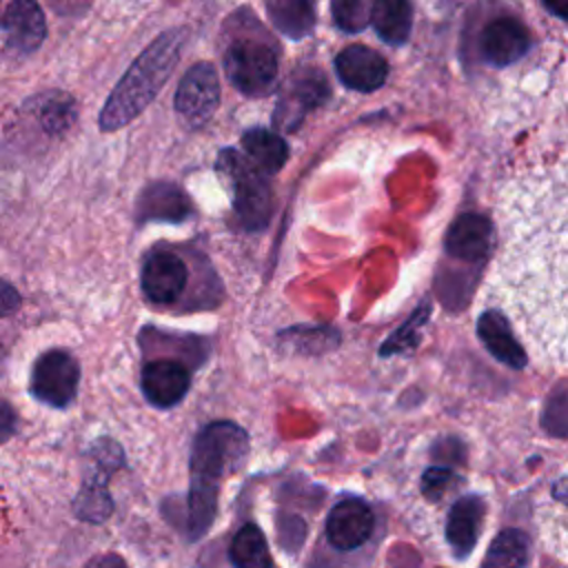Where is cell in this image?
Returning <instances> with one entry per match:
<instances>
[{"label":"cell","mask_w":568,"mask_h":568,"mask_svg":"<svg viewBox=\"0 0 568 568\" xmlns=\"http://www.w3.org/2000/svg\"><path fill=\"white\" fill-rule=\"evenodd\" d=\"M248 455V435L233 422L204 426L191 448L189 486V539L209 532L217 515V495L224 477L237 473Z\"/></svg>","instance_id":"6da1fadb"},{"label":"cell","mask_w":568,"mask_h":568,"mask_svg":"<svg viewBox=\"0 0 568 568\" xmlns=\"http://www.w3.org/2000/svg\"><path fill=\"white\" fill-rule=\"evenodd\" d=\"M182 42L184 29L164 31L133 60L100 111L102 131L122 129L144 111L178 64Z\"/></svg>","instance_id":"7a4b0ae2"},{"label":"cell","mask_w":568,"mask_h":568,"mask_svg":"<svg viewBox=\"0 0 568 568\" xmlns=\"http://www.w3.org/2000/svg\"><path fill=\"white\" fill-rule=\"evenodd\" d=\"M220 169L231 178L233 206L242 224L248 231L264 229L273 211V195L266 175H262L233 149L220 153Z\"/></svg>","instance_id":"3957f363"},{"label":"cell","mask_w":568,"mask_h":568,"mask_svg":"<svg viewBox=\"0 0 568 568\" xmlns=\"http://www.w3.org/2000/svg\"><path fill=\"white\" fill-rule=\"evenodd\" d=\"M229 82L244 95H266L277 78V53L262 40H235L224 53Z\"/></svg>","instance_id":"277c9868"},{"label":"cell","mask_w":568,"mask_h":568,"mask_svg":"<svg viewBox=\"0 0 568 568\" xmlns=\"http://www.w3.org/2000/svg\"><path fill=\"white\" fill-rule=\"evenodd\" d=\"M93 466L87 473L75 499L73 513L78 519L89 524H102L113 513V499L109 495V477L122 466V450L111 439H100L91 448Z\"/></svg>","instance_id":"5b68a950"},{"label":"cell","mask_w":568,"mask_h":568,"mask_svg":"<svg viewBox=\"0 0 568 568\" xmlns=\"http://www.w3.org/2000/svg\"><path fill=\"white\" fill-rule=\"evenodd\" d=\"M80 366L75 357L62 348L42 353L31 368L29 393L53 408H67L75 399Z\"/></svg>","instance_id":"8992f818"},{"label":"cell","mask_w":568,"mask_h":568,"mask_svg":"<svg viewBox=\"0 0 568 568\" xmlns=\"http://www.w3.org/2000/svg\"><path fill=\"white\" fill-rule=\"evenodd\" d=\"M220 102V80L211 62L193 64L180 80L175 91L178 113L193 126L204 124Z\"/></svg>","instance_id":"52a82bcc"},{"label":"cell","mask_w":568,"mask_h":568,"mask_svg":"<svg viewBox=\"0 0 568 568\" xmlns=\"http://www.w3.org/2000/svg\"><path fill=\"white\" fill-rule=\"evenodd\" d=\"M375 528L371 506L359 497H346L337 501L326 517V539L333 548L351 552L368 541Z\"/></svg>","instance_id":"ba28073f"},{"label":"cell","mask_w":568,"mask_h":568,"mask_svg":"<svg viewBox=\"0 0 568 568\" xmlns=\"http://www.w3.org/2000/svg\"><path fill=\"white\" fill-rule=\"evenodd\" d=\"M328 95V84L324 75L315 69H300L286 82V89L280 95L275 109V126L277 129H295L297 122L306 115L308 109L322 104Z\"/></svg>","instance_id":"9c48e42d"},{"label":"cell","mask_w":568,"mask_h":568,"mask_svg":"<svg viewBox=\"0 0 568 568\" xmlns=\"http://www.w3.org/2000/svg\"><path fill=\"white\" fill-rule=\"evenodd\" d=\"M4 44L11 53L27 55L36 51L47 36V20L40 4L31 0H13L0 16Z\"/></svg>","instance_id":"30bf717a"},{"label":"cell","mask_w":568,"mask_h":568,"mask_svg":"<svg viewBox=\"0 0 568 568\" xmlns=\"http://www.w3.org/2000/svg\"><path fill=\"white\" fill-rule=\"evenodd\" d=\"M186 264L171 251H153L144 257L140 282L144 295L155 304L175 302L186 286Z\"/></svg>","instance_id":"8fae6325"},{"label":"cell","mask_w":568,"mask_h":568,"mask_svg":"<svg viewBox=\"0 0 568 568\" xmlns=\"http://www.w3.org/2000/svg\"><path fill=\"white\" fill-rule=\"evenodd\" d=\"M530 47L528 29L515 18L490 20L479 36V53L493 67H506L519 60Z\"/></svg>","instance_id":"7c38bea8"},{"label":"cell","mask_w":568,"mask_h":568,"mask_svg":"<svg viewBox=\"0 0 568 568\" xmlns=\"http://www.w3.org/2000/svg\"><path fill=\"white\" fill-rule=\"evenodd\" d=\"M335 71L344 87L371 93L386 82L388 64L384 55L364 44H351L335 58Z\"/></svg>","instance_id":"4fadbf2b"},{"label":"cell","mask_w":568,"mask_h":568,"mask_svg":"<svg viewBox=\"0 0 568 568\" xmlns=\"http://www.w3.org/2000/svg\"><path fill=\"white\" fill-rule=\"evenodd\" d=\"M493 244V222L479 213L459 215L446 233V253L457 262L479 264Z\"/></svg>","instance_id":"5bb4252c"},{"label":"cell","mask_w":568,"mask_h":568,"mask_svg":"<svg viewBox=\"0 0 568 568\" xmlns=\"http://www.w3.org/2000/svg\"><path fill=\"white\" fill-rule=\"evenodd\" d=\"M142 393L158 408H171L191 386L189 371L175 359H153L142 368Z\"/></svg>","instance_id":"9a60e30c"},{"label":"cell","mask_w":568,"mask_h":568,"mask_svg":"<svg viewBox=\"0 0 568 568\" xmlns=\"http://www.w3.org/2000/svg\"><path fill=\"white\" fill-rule=\"evenodd\" d=\"M484 515H486V504L479 495H464L450 506L444 535L450 546V552L457 559H466L475 550L481 532Z\"/></svg>","instance_id":"2e32d148"},{"label":"cell","mask_w":568,"mask_h":568,"mask_svg":"<svg viewBox=\"0 0 568 568\" xmlns=\"http://www.w3.org/2000/svg\"><path fill=\"white\" fill-rule=\"evenodd\" d=\"M477 335L486 351L510 368H524L528 364V355L524 346L515 339L510 322L497 308H486L477 320Z\"/></svg>","instance_id":"e0dca14e"},{"label":"cell","mask_w":568,"mask_h":568,"mask_svg":"<svg viewBox=\"0 0 568 568\" xmlns=\"http://www.w3.org/2000/svg\"><path fill=\"white\" fill-rule=\"evenodd\" d=\"M242 149L248 155V162L262 173H277L288 160V144L277 133L255 126L242 133Z\"/></svg>","instance_id":"ac0fdd59"},{"label":"cell","mask_w":568,"mask_h":568,"mask_svg":"<svg viewBox=\"0 0 568 568\" xmlns=\"http://www.w3.org/2000/svg\"><path fill=\"white\" fill-rule=\"evenodd\" d=\"M191 211V204L186 195L175 186L166 182L151 184L138 202V213L142 220H166L178 222L184 220Z\"/></svg>","instance_id":"d6986e66"},{"label":"cell","mask_w":568,"mask_h":568,"mask_svg":"<svg viewBox=\"0 0 568 568\" xmlns=\"http://www.w3.org/2000/svg\"><path fill=\"white\" fill-rule=\"evenodd\" d=\"M24 109L38 120V124L51 133L60 135L64 133L71 122L75 120V106L71 95L62 91H42L24 102Z\"/></svg>","instance_id":"ffe728a7"},{"label":"cell","mask_w":568,"mask_h":568,"mask_svg":"<svg viewBox=\"0 0 568 568\" xmlns=\"http://www.w3.org/2000/svg\"><path fill=\"white\" fill-rule=\"evenodd\" d=\"M530 559V537L519 528H504L490 541L481 568H526Z\"/></svg>","instance_id":"44dd1931"},{"label":"cell","mask_w":568,"mask_h":568,"mask_svg":"<svg viewBox=\"0 0 568 568\" xmlns=\"http://www.w3.org/2000/svg\"><path fill=\"white\" fill-rule=\"evenodd\" d=\"M229 559L233 568H273L266 537L257 524L248 521L233 535Z\"/></svg>","instance_id":"7402d4cb"},{"label":"cell","mask_w":568,"mask_h":568,"mask_svg":"<svg viewBox=\"0 0 568 568\" xmlns=\"http://www.w3.org/2000/svg\"><path fill=\"white\" fill-rule=\"evenodd\" d=\"M371 20L384 42L402 44L413 27V7L404 0H379L371 9Z\"/></svg>","instance_id":"603a6c76"},{"label":"cell","mask_w":568,"mask_h":568,"mask_svg":"<svg viewBox=\"0 0 568 568\" xmlns=\"http://www.w3.org/2000/svg\"><path fill=\"white\" fill-rule=\"evenodd\" d=\"M273 24L288 38H306L315 27V13L306 0H268L264 4Z\"/></svg>","instance_id":"cb8c5ba5"},{"label":"cell","mask_w":568,"mask_h":568,"mask_svg":"<svg viewBox=\"0 0 568 568\" xmlns=\"http://www.w3.org/2000/svg\"><path fill=\"white\" fill-rule=\"evenodd\" d=\"M428 313H430V306L428 304H422V306H417L415 308V313L393 333V335H388V339L382 344V348H379V353H382V357H386V355H393V353H404V351H410L417 342H419V337H422V333H419V328L426 324V317H428Z\"/></svg>","instance_id":"d4e9b609"},{"label":"cell","mask_w":568,"mask_h":568,"mask_svg":"<svg viewBox=\"0 0 568 568\" xmlns=\"http://www.w3.org/2000/svg\"><path fill=\"white\" fill-rule=\"evenodd\" d=\"M333 18L335 24L344 31H362L371 22V9L373 2L366 0H339L333 2Z\"/></svg>","instance_id":"484cf974"},{"label":"cell","mask_w":568,"mask_h":568,"mask_svg":"<svg viewBox=\"0 0 568 568\" xmlns=\"http://www.w3.org/2000/svg\"><path fill=\"white\" fill-rule=\"evenodd\" d=\"M455 484H457V475L450 468L430 466L422 475V495L430 501H439Z\"/></svg>","instance_id":"4316f807"},{"label":"cell","mask_w":568,"mask_h":568,"mask_svg":"<svg viewBox=\"0 0 568 568\" xmlns=\"http://www.w3.org/2000/svg\"><path fill=\"white\" fill-rule=\"evenodd\" d=\"M22 304L20 293L16 291L13 284H9L7 280H0V317L13 315Z\"/></svg>","instance_id":"83f0119b"},{"label":"cell","mask_w":568,"mask_h":568,"mask_svg":"<svg viewBox=\"0 0 568 568\" xmlns=\"http://www.w3.org/2000/svg\"><path fill=\"white\" fill-rule=\"evenodd\" d=\"M16 424H18V417L13 406L0 399V444H4L16 435Z\"/></svg>","instance_id":"f1b7e54d"},{"label":"cell","mask_w":568,"mask_h":568,"mask_svg":"<svg viewBox=\"0 0 568 568\" xmlns=\"http://www.w3.org/2000/svg\"><path fill=\"white\" fill-rule=\"evenodd\" d=\"M87 568H129V566L118 555H104V557H95Z\"/></svg>","instance_id":"f546056e"},{"label":"cell","mask_w":568,"mask_h":568,"mask_svg":"<svg viewBox=\"0 0 568 568\" xmlns=\"http://www.w3.org/2000/svg\"><path fill=\"white\" fill-rule=\"evenodd\" d=\"M546 9H548V11H557V13H559V18H561V20H564V18H566V11H561V9H559V7H555V4H546Z\"/></svg>","instance_id":"4dcf8cb0"}]
</instances>
